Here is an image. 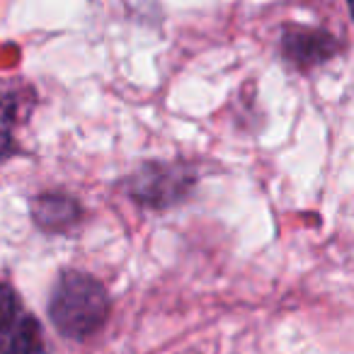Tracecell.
Segmentation results:
<instances>
[{
  "instance_id": "cell-1",
  "label": "cell",
  "mask_w": 354,
  "mask_h": 354,
  "mask_svg": "<svg viewBox=\"0 0 354 354\" xmlns=\"http://www.w3.org/2000/svg\"><path fill=\"white\" fill-rule=\"evenodd\" d=\"M109 313V296L95 277L85 272H64L51 291L49 318L61 335L85 339L95 335Z\"/></svg>"
},
{
  "instance_id": "cell-2",
  "label": "cell",
  "mask_w": 354,
  "mask_h": 354,
  "mask_svg": "<svg viewBox=\"0 0 354 354\" xmlns=\"http://www.w3.org/2000/svg\"><path fill=\"white\" fill-rule=\"evenodd\" d=\"M194 172L183 162H143L129 180L133 202L148 209H167L192 189Z\"/></svg>"
},
{
  "instance_id": "cell-3",
  "label": "cell",
  "mask_w": 354,
  "mask_h": 354,
  "mask_svg": "<svg viewBox=\"0 0 354 354\" xmlns=\"http://www.w3.org/2000/svg\"><path fill=\"white\" fill-rule=\"evenodd\" d=\"M41 328L10 286L0 284V354H44Z\"/></svg>"
},
{
  "instance_id": "cell-4",
  "label": "cell",
  "mask_w": 354,
  "mask_h": 354,
  "mask_svg": "<svg viewBox=\"0 0 354 354\" xmlns=\"http://www.w3.org/2000/svg\"><path fill=\"white\" fill-rule=\"evenodd\" d=\"M35 107V93L25 83L0 78V160L17 151L15 131Z\"/></svg>"
},
{
  "instance_id": "cell-5",
  "label": "cell",
  "mask_w": 354,
  "mask_h": 354,
  "mask_svg": "<svg viewBox=\"0 0 354 354\" xmlns=\"http://www.w3.org/2000/svg\"><path fill=\"white\" fill-rule=\"evenodd\" d=\"M337 39L323 30H308V27H291L281 37V51L289 64L299 66V68H308V66L323 64L335 54Z\"/></svg>"
},
{
  "instance_id": "cell-6",
  "label": "cell",
  "mask_w": 354,
  "mask_h": 354,
  "mask_svg": "<svg viewBox=\"0 0 354 354\" xmlns=\"http://www.w3.org/2000/svg\"><path fill=\"white\" fill-rule=\"evenodd\" d=\"M32 216L44 233H64L80 221V204L61 192H44L32 199Z\"/></svg>"
}]
</instances>
